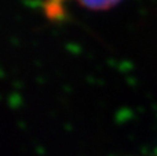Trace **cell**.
<instances>
[{
  "mask_svg": "<svg viewBox=\"0 0 157 156\" xmlns=\"http://www.w3.org/2000/svg\"><path fill=\"white\" fill-rule=\"evenodd\" d=\"M84 7L91 10H106L116 6L120 0H78Z\"/></svg>",
  "mask_w": 157,
  "mask_h": 156,
  "instance_id": "6da1fadb",
  "label": "cell"
}]
</instances>
